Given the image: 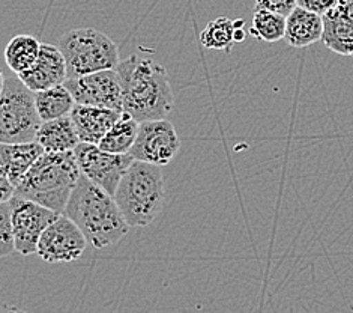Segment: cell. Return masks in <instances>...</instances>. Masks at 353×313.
Here are the masks:
<instances>
[{"mask_svg":"<svg viewBox=\"0 0 353 313\" xmlns=\"http://www.w3.org/2000/svg\"><path fill=\"white\" fill-rule=\"evenodd\" d=\"M35 101L38 113L43 121H53L59 117L71 115L74 106L77 104L70 92L63 84L35 92Z\"/></svg>","mask_w":353,"mask_h":313,"instance_id":"18","label":"cell"},{"mask_svg":"<svg viewBox=\"0 0 353 313\" xmlns=\"http://www.w3.org/2000/svg\"><path fill=\"white\" fill-rule=\"evenodd\" d=\"M139 129L140 122L123 112L119 121L112 126L98 146L105 152H110V154H130L131 148L137 140Z\"/></svg>","mask_w":353,"mask_h":313,"instance_id":"20","label":"cell"},{"mask_svg":"<svg viewBox=\"0 0 353 313\" xmlns=\"http://www.w3.org/2000/svg\"><path fill=\"white\" fill-rule=\"evenodd\" d=\"M15 196V185L11 182L10 178L0 171V204L10 202Z\"/></svg>","mask_w":353,"mask_h":313,"instance_id":"26","label":"cell"},{"mask_svg":"<svg viewBox=\"0 0 353 313\" xmlns=\"http://www.w3.org/2000/svg\"><path fill=\"white\" fill-rule=\"evenodd\" d=\"M122 113L123 112H117L113 108L75 104L71 112V117L80 142L99 145V142L104 139L112 126L119 121Z\"/></svg>","mask_w":353,"mask_h":313,"instance_id":"13","label":"cell"},{"mask_svg":"<svg viewBox=\"0 0 353 313\" xmlns=\"http://www.w3.org/2000/svg\"><path fill=\"white\" fill-rule=\"evenodd\" d=\"M181 149V139L174 126L167 120L140 122L139 136L130 155L137 162L157 166L169 164Z\"/></svg>","mask_w":353,"mask_h":313,"instance_id":"9","label":"cell"},{"mask_svg":"<svg viewBox=\"0 0 353 313\" xmlns=\"http://www.w3.org/2000/svg\"><path fill=\"white\" fill-rule=\"evenodd\" d=\"M80 178L81 171L74 151L44 152L17 185L15 196L63 214Z\"/></svg>","mask_w":353,"mask_h":313,"instance_id":"3","label":"cell"},{"mask_svg":"<svg viewBox=\"0 0 353 313\" xmlns=\"http://www.w3.org/2000/svg\"><path fill=\"white\" fill-rule=\"evenodd\" d=\"M340 2L341 0H298V6L323 17L325 14L332 11Z\"/></svg>","mask_w":353,"mask_h":313,"instance_id":"25","label":"cell"},{"mask_svg":"<svg viewBox=\"0 0 353 313\" xmlns=\"http://www.w3.org/2000/svg\"><path fill=\"white\" fill-rule=\"evenodd\" d=\"M44 152V148L37 140L28 143H2L0 145V171L6 173L17 189L24 175L30 171Z\"/></svg>","mask_w":353,"mask_h":313,"instance_id":"14","label":"cell"},{"mask_svg":"<svg viewBox=\"0 0 353 313\" xmlns=\"http://www.w3.org/2000/svg\"><path fill=\"white\" fill-rule=\"evenodd\" d=\"M33 92L63 84L68 79V66L61 48L52 44L41 46L37 64L23 74H17Z\"/></svg>","mask_w":353,"mask_h":313,"instance_id":"12","label":"cell"},{"mask_svg":"<svg viewBox=\"0 0 353 313\" xmlns=\"http://www.w3.org/2000/svg\"><path fill=\"white\" fill-rule=\"evenodd\" d=\"M63 214L77 223L88 243L95 249L119 243L131 229L114 196L83 175Z\"/></svg>","mask_w":353,"mask_h":313,"instance_id":"2","label":"cell"},{"mask_svg":"<svg viewBox=\"0 0 353 313\" xmlns=\"http://www.w3.org/2000/svg\"><path fill=\"white\" fill-rule=\"evenodd\" d=\"M86 245V236L77 223L68 216L59 214L41 235L37 255L48 264L72 262L85 253Z\"/></svg>","mask_w":353,"mask_h":313,"instance_id":"10","label":"cell"},{"mask_svg":"<svg viewBox=\"0 0 353 313\" xmlns=\"http://www.w3.org/2000/svg\"><path fill=\"white\" fill-rule=\"evenodd\" d=\"M43 120L38 113L35 92L12 73L2 74L0 94V143L35 142Z\"/></svg>","mask_w":353,"mask_h":313,"instance_id":"5","label":"cell"},{"mask_svg":"<svg viewBox=\"0 0 353 313\" xmlns=\"http://www.w3.org/2000/svg\"><path fill=\"white\" fill-rule=\"evenodd\" d=\"M8 313H26V312H23L20 309H17V307H12V309L8 310Z\"/></svg>","mask_w":353,"mask_h":313,"instance_id":"28","label":"cell"},{"mask_svg":"<svg viewBox=\"0 0 353 313\" xmlns=\"http://www.w3.org/2000/svg\"><path fill=\"white\" fill-rule=\"evenodd\" d=\"M298 6V0H256L254 8L289 17Z\"/></svg>","mask_w":353,"mask_h":313,"instance_id":"24","label":"cell"},{"mask_svg":"<svg viewBox=\"0 0 353 313\" xmlns=\"http://www.w3.org/2000/svg\"><path fill=\"white\" fill-rule=\"evenodd\" d=\"M41 46H43V42H39L35 37L15 35L5 48L8 68L15 74L29 71L38 61Z\"/></svg>","mask_w":353,"mask_h":313,"instance_id":"19","label":"cell"},{"mask_svg":"<svg viewBox=\"0 0 353 313\" xmlns=\"http://www.w3.org/2000/svg\"><path fill=\"white\" fill-rule=\"evenodd\" d=\"M114 199L131 227L152 223L165 204L161 166L134 160L114 193Z\"/></svg>","mask_w":353,"mask_h":313,"instance_id":"4","label":"cell"},{"mask_svg":"<svg viewBox=\"0 0 353 313\" xmlns=\"http://www.w3.org/2000/svg\"><path fill=\"white\" fill-rule=\"evenodd\" d=\"M37 142L46 152H68L81 143L71 115L53 121H43L37 134Z\"/></svg>","mask_w":353,"mask_h":313,"instance_id":"16","label":"cell"},{"mask_svg":"<svg viewBox=\"0 0 353 313\" xmlns=\"http://www.w3.org/2000/svg\"><path fill=\"white\" fill-rule=\"evenodd\" d=\"M285 26H288V17L254 8L250 33L259 41L276 42L284 39Z\"/></svg>","mask_w":353,"mask_h":313,"instance_id":"22","label":"cell"},{"mask_svg":"<svg viewBox=\"0 0 353 313\" xmlns=\"http://www.w3.org/2000/svg\"><path fill=\"white\" fill-rule=\"evenodd\" d=\"M74 154L81 175L112 196H114L122 178L134 163L130 154H110L98 145L83 142L74 149Z\"/></svg>","mask_w":353,"mask_h":313,"instance_id":"7","label":"cell"},{"mask_svg":"<svg viewBox=\"0 0 353 313\" xmlns=\"http://www.w3.org/2000/svg\"><path fill=\"white\" fill-rule=\"evenodd\" d=\"M337 8L349 21L353 23V0H341V2L337 5Z\"/></svg>","mask_w":353,"mask_h":313,"instance_id":"27","label":"cell"},{"mask_svg":"<svg viewBox=\"0 0 353 313\" xmlns=\"http://www.w3.org/2000/svg\"><path fill=\"white\" fill-rule=\"evenodd\" d=\"M17 252L10 202L0 204V255L10 256Z\"/></svg>","mask_w":353,"mask_h":313,"instance_id":"23","label":"cell"},{"mask_svg":"<svg viewBox=\"0 0 353 313\" xmlns=\"http://www.w3.org/2000/svg\"><path fill=\"white\" fill-rule=\"evenodd\" d=\"M323 17L296 6L288 17L284 41L293 48H305L323 38Z\"/></svg>","mask_w":353,"mask_h":313,"instance_id":"15","label":"cell"},{"mask_svg":"<svg viewBox=\"0 0 353 313\" xmlns=\"http://www.w3.org/2000/svg\"><path fill=\"white\" fill-rule=\"evenodd\" d=\"M238 20L220 17V19L208 23V26L200 33V42L209 50H224L230 52L233 44H236Z\"/></svg>","mask_w":353,"mask_h":313,"instance_id":"21","label":"cell"},{"mask_svg":"<svg viewBox=\"0 0 353 313\" xmlns=\"http://www.w3.org/2000/svg\"><path fill=\"white\" fill-rule=\"evenodd\" d=\"M10 205L17 253L24 256L37 253L41 235L50 223L54 222L59 213L19 196H14L10 200Z\"/></svg>","mask_w":353,"mask_h":313,"instance_id":"11","label":"cell"},{"mask_svg":"<svg viewBox=\"0 0 353 313\" xmlns=\"http://www.w3.org/2000/svg\"><path fill=\"white\" fill-rule=\"evenodd\" d=\"M65 86L70 89L75 103L83 106L105 107L123 112V94L119 73L104 70L79 77H68Z\"/></svg>","mask_w":353,"mask_h":313,"instance_id":"8","label":"cell"},{"mask_svg":"<svg viewBox=\"0 0 353 313\" xmlns=\"http://www.w3.org/2000/svg\"><path fill=\"white\" fill-rule=\"evenodd\" d=\"M119 73L123 112L139 122L165 120L172 112L174 97L167 71L154 59L131 55L116 66Z\"/></svg>","mask_w":353,"mask_h":313,"instance_id":"1","label":"cell"},{"mask_svg":"<svg viewBox=\"0 0 353 313\" xmlns=\"http://www.w3.org/2000/svg\"><path fill=\"white\" fill-rule=\"evenodd\" d=\"M325 46L341 56H353V23L344 17L339 8L323 15Z\"/></svg>","mask_w":353,"mask_h":313,"instance_id":"17","label":"cell"},{"mask_svg":"<svg viewBox=\"0 0 353 313\" xmlns=\"http://www.w3.org/2000/svg\"><path fill=\"white\" fill-rule=\"evenodd\" d=\"M57 47L65 56L68 77L90 73L116 70L119 65V47L105 33L92 28L72 29L59 38Z\"/></svg>","mask_w":353,"mask_h":313,"instance_id":"6","label":"cell"}]
</instances>
